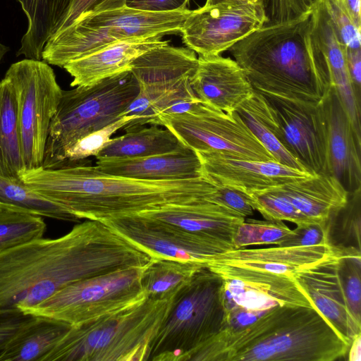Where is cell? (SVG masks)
Segmentation results:
<instances>
[{
    "instance_id": "11",
    "label": "cell",
    "mask_w": 361,
    "mask_h": 361,
    "mask_svg": "<svg viewBox=\"0 0 361 361\" xmlns=\"http://www.w3.org/2000/svg\"><path fill=\"white\" fill-rule=\"evenodd\" d=\"M145 267L119 269L71 283L23 312L71 326L95 320L147 298L141 283Z\"/></svg>"
},
{
    "instance_id": "12",
    "label": "cell",
    "mask_w": 361,
    "mask_h": 361,
    "mask_svg": "<svg viewBox=\"0 0 361 361\" xmlns=\"http://www.w3.org/2000/svg\"><path fill=\"white\" fill-rule=\"evenodd\" d=\"M15 91L18 135L24 170L42 166L51 121L63 90L53 69L42 60L25 59L11 65L5 76Z\"/></svg>"
},
{
    "instance_id": "34",
    "label": "cell",
    "mask_w": 361,
    "mask_h": 361,
    "mask_svg": "<svg viewBox=\"0 0 361 361\" xmlns=\"http://www.w3.org/2000/svg\"><path fill=\"white\" fill-rule=\"evenodd\" d=\"M361 188L348 193L345 204L326 221L328 243L360 250Z\"/></svg>"
},
{
    "instance_id": "50",
    "label": "cell",
    "mask_w": 361,
    "mask_h": 361,
    "mask_svg": "<svg viewBox=\"0 0 361 361\" xmlns=\"http://www.w3.org/2000/svg\"><path fill=\"white\" fill-rule=\"evenodd\" d=\"M319 0H296L301 15L312 11Z\"/></svg>"
},
{
    "instance_id": "18",
    "label": "cell",
    "mask_w": 361,
    "mask_h": 361,
    "mask_svg": "<svg viewBox=\"0 0 361 361\" xmlns=\"http://www.w3.org/2000/svg\"><path fill=\"white\" fill-rule=\"evenodd\" d=\"M325 125L324 173L336 178L348 192L361 188V139L331 87L319 102Z\"/></svg>"
},
{
    "instance_id": "9",
    "label": "cell",
    "mask_w": 361,
    "mask_h": 361,
    "mask_svg": "<svg viewBox=\"0 0 361 361\" xmlns=\"http://www.w3.org/2000/svg\"><path fill=\"white\" fill-rule=\"evenodd\" d=\"M224 317L223 279L204 267L175 298L148 360L185 361L191 351L221 331Z\"/></svg>"
},
{
    "instance_id": "38",
    "label": "cell",
    "mask_w": 361,
    "mask_h": 361,
    "mask_svg": "<svg viewBox=\"0 0 361 361\" xmlns=\"http://www.w3.org/2000/svg\"><path fill=\"white\" fill-rule=\"evenodd\" d=\"M133 121V116H123L107 126L80 138L66 149L59 166L86 159L91 156L96 157L109 142L113 134Z\"/></svg>"
},
{
    "instance_id": "21",
    "label": "cell",
    "mask_w": 361,
    "mask_h": 361,
    "mask_svg": "<svg viewBox=\"0 0 361 361\" xmlns=\"http://www.w3.org/2000/svg\"><path fill=\"white\" fill-rule=\"evenodd\" d=\"M142 217L166 224L233 250V239L245 218L208 199L169 204L140 212Z\"/></svg>"
},
{
    "instance_id": "23",
    "label": "cell",
    "mask_w": 361,
    "mask_h": 361,
    "mask_svg": "<svg viewBox=\"0 0 361 361\" xmlns=\"http://www.w3.org/2000/svg\"><path fill=\"white\" fill-rule=\"evenodd\" d=\"M191 85L200 102L228 113L235 111L254 91L238 63L221 55L199 56Z\"/></svg>"
},
{
    "instance_id": "28",
    "label": "cell",
    "mask_w": 361,
    "mask_h": 361,
    "mask_svg": "<svg viewBox=\"0 0 361 361\" xmlns=\"http://www.w3.org/2000/svg\"><path fill=\"white\" fill-rule=\"evenodd\" d=\"M71 326L35 316L8 341L0 354V361H44Z\"/></svg>"
},
{
    "instance_id": "41",
    "label": "cell",
    "mask_w": 361,
    "mask_h": 361,
    "mask_svg": "<svg viewBox=\"0 0 361 361\" xmlns=\"http://www.w3.org/2000/svg\"><path fill=\"white\" fill-rule=\"evenodd\" d=\"M329 244L326 222L309 223L297 226L277 245L281 247H307Z\"/></svg>"
},
{
    "instance_id": "27",
    "label": "cell",
    "mask_w": 361,
    "mask_h": 361,
    "mask_svg": "<svg viewBox=\"0 0 361 361\" xmlns=\"http://www.w3.org/2000/svg\"><path fill=\"white\" fill-rule=\"evenodd\" d=\"M157 125L140 127L111 138L96 156L97 160L125 159L170 154L185 149L170 130Z\"/></svg>"
},
{
    "instance_id": "29",
    "label": "cell",
    "mask_w": 361,
    "mask_h": 361,
    "mask_svg": "<svg viewBox=\"0 0 361 361\" xmlns=\"http://www.w3.org/2000/svg\"><path fill=\"white\" fill-rule=\"evenodd\" d=\"M17 1L27 17V27L16 55L42 60L45 44L56 32L71 0Z\"/></svg>"
},
{
    "instance_id": "22",
    "label": "cell",
    "mask_w": 361,
    "mask_h": 361,
    "mask_svg": "<svg viewBox=\"0 0 361 361\" xmlns=\"http://www.w3.org/2000/svg\"><path fill=\"white\" fill-rule=\"evenodd\" d=\"M332 251L329 244L302 247L233 249L212 257L205 264L210 270L235 268L267 271L292 278L317 264Z\"/></svg>"
},
{
    "instance_id": "1",
    "label": "cell",
    "mask_w": 361,
    "mask_h": 361,
    "mask_svg": "<svg viewBox=\"0 0 361 361\" xmlns=\"http://www.w3.org/2000/svg\"><path fill=\"white\" fill-rule=\"evenodd\" d=\"M153 257L104 221L41 238L0 253V311L28 309L78 281L147 266Z\"/></svg>"
},
{
    "instance_id": "46",
    "label": "cell",
    "mask_w": 361,
    "mask_h": 361,
    "mask_svg": "<svg viewBox=\"0 0 361 361\" xmlns=\"http://www.w3.org/2000/svg\"><path fill=\"white\" fill-rule=\"evenodd\" d=\"M189 0H126V6L149 12H172L186 9Z\"/></svg>"
},
{
    "instance_id": "7",
    "label": "cell",
    "mask_w": 361,
    "mask_h": 361,
    "mask_svg": "<svg viewBox=\"0 0 361 361\" xmlns=\"http://www.w3.org/2000/svg\"><path fill=\"white\" fill-rule=\"evenodd\" d=\"M198 57L188 47L169 44L155 47L138 56L130 71L139 84V93L124 112L134 121L127 132L146 125H157L160 117L180 114L200 102L192 88Z\"/></svg>"
},
{
    "instance_id": "13",
    "label": "cell",
    "mask_w": 361,
    "mask_h": 361,
    "mask_svg": "<svg viewBox=\"0 0 361 361\" xmlns=\"http://www.w3.org/2000/svg\"><path fill=\"white\" fill-rule=\"evenodd\" d=\"M157 126L170 130L195 152H217L252 161H276L236 111L228 113L198 102L187 111L160 117Z\"/></svg>"
},
{
    "instance_id": "33",
    "label": "cell",
    "mask_w": 361,
    "mask_h": 361,
    "mask_svg": "<svg viewBox=\"0 0 361 361\" xmlns=\"http://www.w3.org/2000/svg\"><path fill=\"white\" fill-rule=\"evenodd\" d=\"M0 208L24 212L57 220L76 221L75 216L27 187L21 178L0 175Z\"/></svg>"
},
{
    "instance_id": "48",
    "label": "cell",
    "mask_w": 361,
    "mask_h": 361,
    "mask_svg": "<svg viewBox=\"0 0 361 361\" xmlns=\"http://www.w3.org/2000/svg\"><path fill=\"white\" fill-rule=\"evenodd\" d=\"M355 25L361 28L360 0H341Z\"/></svg>"
},
{
    "instance_id": "49",
    "label": "cell",
    "mask_w": 361,
    "mask_h": 361,
    "mask_svg": "<svg viewBox=\"0 0 361 361\" xmlns=\"http://www.w3.org/2000/svg\"><path fill=\"white\" fill-rule=\"evenodd\" d=\"M349 361L361 360V334H357L351 341L348 350Z\"/></svg>"
},
{
    "instance_id": "39",
    "label": "cell",
    "mask_w": 361,
    "mask_h": 361,
    "mask_svg": "<svg viewBox=\"0 0 361 361\" xmlns=\"http://www.w3.org/2000/svg\"><path fill=\"white\" fill-rule=\"evenodd\" d=\"M335 35L344 49H361L360 30L351 20L341 0H319Z\"/></svg>"
},
{
    "instance_id": "19",
    "label": "cell",
    "mask_w": 361,
    "mask_h": 361,
    "mask_svg": "<svg viewBox=\"0 0 361 361\" xmlns=\"http://www.w3.org/2000/svg\"><path fill=\"white\" fill-rule=\"evenodd\" d=\"M202 176L216 186L244 193L278 186L311 174L277 161H252L217 152H196Z\"/></svg>"
},
{
    "instance_id": "8",
    "label": "cell",
    "mask_w": 361,
    "mask_h": 361,
    "mask_svg": "<svg viewBox=\"0 0 361 361\" xmlns=\"http://www.w3.org/2000/svg\"><path fill=\"white\" fill-rule=\"evenodd\" d=\"M190 12L188 8L149 12L125 6L86 16L54 33L45 44L42 60L63 68L72 60L119 41L180 32Z\"/></svg>"
},
{
    "instance_id": "40",
    "label": "cell",
    "mask_w": 361,
    "mask_h": 361,
    "mask_svg": "<svg viewBox=\"0 0 361 361\" xmlns=\"http://www.w3.org/2000/svg\"><path fill=\"white\" fill-rule=\"evenodd\" d=\"M125 6L126 0H71L69 8L56 32L66 28L86 16L122 8Z\"/></svg>"
},
{
    "instance_id": "37",
    "label": "cell",
    "mask_w": 361,
    "mask_h": 361,
    "mask_svg": "<svg viewBox=\"0 0 361 361\" xmlns=\"http://www.w3.org/2000/svg\"><path fill=\"white\" fill-rule=\"evenodd\" d=\"M291 231L282 221L245 220L234 235L233 247L239 249L255 245H278Z\"/></svg>"
},
{
    "instance_id": "26",
    "label": "cell",
    "mask_w": 361,
    "mask_h": 361,
    "mask_svg": "<svg viewBox=\"0 0 361 361\" xmlns=\"http://www.w3.org/2000/svg\"><path fill=\"white\" fill-rule=\"evenodd\" d=\"M292 204L313 223H324L343 207L348 192L334 176L317 173L276 186Z\"/></svg>"
},
{
    "instance_id": "3",
    "label": "cell",
    "mask_w": 361,
    "mask_h": 361,
    "mask_svg": "<svg viewBox=\"0 0 361 361\" xmlns=\"http://www.w3.org/2000/svg\"><path fill=\"white\" fill-rule=\"evenodd\" d=\"M349 345L315 307L285 305L239 331L221 329L185 361H334Z\"/></svg>"
},
{
    "instance_id": "45",
    "label": "cell",
    "mask_w": 361,
    "mask_h": 361,
    "mask_svg": "<svg viewBox=\"0 0 361 361\" xmlns=\"http://www.w3.org/2000/svg\"><path fill=\"white\" fill-rule=\"evenodd\" d=\"M266 312H267L250 310L239 307L225 310L222 329H226L231 331H239L255 322Z\"/></svg>"
},
{
    "instance_id": "6",
    "label": "cell",
    "mask_w": 361,
    "mask_h": 361,
    "mask_svg": "<svg viewBox=\"0 0 361 361\" xmlns=\"http://www.w3.org/2000/svg\"><path fill=\"white\" fill-rule=\"evenodd\" d=\"M139 90L130 70L89 86L63 90L49 126L41 167L59 166L65 152L75 142L123 117Z\"/></svg>"
},
{
    "instance_id": "43",
    "label": "cell",
    "mask_w": 361,
    "mask_h": 361,
    "mask_svg": "<svg viewBox=\"0 0 361 361\" xmlns=\"http://www.w3.org/2000/svg\"><path fill=\"white\" fill-rule=\"evenodd\" d=\"M35 317L20 310L0 311V354L16 333Z\"/></svg>"
},
{
    "instance_id": "24",
    "label": "cell",
    "mask_w": 361,
    "mask_h": 361,
    "mask_svg": "<svg viewBox=\"0 0 361 361\" xmlns=\"http://www.w3.org/2000/svg\"><path fill=\"white\" fill-rule=\"evenodd\" d=\"M163 35L119 41L63 66L73 80L71 86H89L121 72L130 70L131 63L142 54L166 44Z\"/></svg>"
},
{
    "instance_id": "36",
    "label": "cell",
    "mask_w": 361,
    "mask_h": 361,
    "mask_svg": "<svg viewBox=\"0 0 361 361\" xmlns=\"http://www.w3.org/2000/svg\"><path fill=\"white\" fill-rule=\"evenodd\" d=\"M254 210L270 221H288L296 226L313 223L301 214L276 188L245 193Z\"/></svg>"
},
{
    "instance_id": "16",
    "label": "cell",
    "mask_w": 361,
    "mask_h": 361,
    "mask_svg": "<svg viewBox=\"0 0 361 361\" xmlns=\"http://www.w3.org/2000/svg\"><path fill=\"white\" fill-rule=\"evenodd\" d=\"M119 234L153 257H166L181 261L206 262L227 250L179 228L138 214L104 221Z\"/></svg>"
},
{
    "instance_id": "17",
    "label": "cell",
    "mask_w": 361,
    "mask_h": 361,
    "mask_svg": "<svg viewBox=\"0 0 361 361\" xmlns=\"http://www.w3.org/2000/svg\"><path fill=\"white\" fill-rule=\"evenodd\" d=\"M264 97L272 106L283 147L310 173H324L325 125L319 103Z\"/></svg>"
},
{
    "instance_id": "42",
    "label": "cell",
    "mask_w": 361,
    "mask_h": 361,
    "mask_svg": "<svg viewBox=\"0 0 361 361\" xmlns=\"http://www.w3.org/2000/svg\"><path fill=\"white\" fill-rule=\"evenodd\" d=\"M209 200L234 212L245 219L252 215L255 211L245 193L228 187L216 186V191Z\"/></svg>"
},
{
    "instance_id": "44",
    "label": "cell",
    "mask_w": 361,
    "mask_h": 361,
    "mask_svg": "<svg viewBox=\"0 0 361 361\" xmlns=\"http://www.w3.org/2000/svg\"><path fill=\"white\" fill-rule=\"evenodd\" d=\"M264 4L267 24L283 23L302 16L296 0H264Z\"/></svg>"
},
{
    "instance_id": "32",
    "label": "cell",
    "mask_w": 361,
    "mask_h": 361,
    "mask_svg": "<svg viewBox=\"0 0 361 361\" xmlns=\"http://www.w3.org/2000/svg\"><path fill=\"white\" fill-rule=\"evenodd\" d=\"M23 170L15 91L4 77L0 81V175L20 178Z\"/></svg>"
},
{
    "instance_id": "14",
    "label": "cell",
    "mask_w": 361,
    "mask_h": 361,
    "mask_svg": "<svg viewBox=\"0 0 361 361\" xmlns=\"http://www.w3.org/2000/svg\"><path fill=\"white\" fill-rule=\"evenodd\" d=\"M267 23L263 1H227L191 11L180 32L199 56H217Z\"/></svg>"
},
{
    "instance_id": "52",
    "label": "cell",
    "mask_w": 361,
    "mask_h": 361,
    "mask_svg": "<svg viewBox=\"0 0 361 361\" xmlns=\"http://www.w3.org/2000/svg\"><path fill=\"white\" fill-rule=\"evenodd\" d=\"M8 50L9 48L8 47L0 42V63Z\"/></svg>"
},
{
    "instance_id": "51",
    "label": "cell",
    "mask_w": 361,
    "mask_h": 361,
    "mask_svg": "<svg viewBox=\"0 0 361 361\" xmlns=\"http://www.w3.org/2000/svg\"><path fill=\"white\" fill-rule=\"evenodd\" d=\"M264 0H207L204 5H214L219 3L227 2V1H240V2H252L257 3L259 1H263Z\"/></svg>"
},
{
    "instance_id": "30",
    "label": "cell",
    "mask_w": 361,
    "mask_h": 361,
    "mask_svg": "<svg viewBox=\"0 0 361 361\" xmlns=\"http://www.w3.org/2000/svg\"><path fill=\"white\" fill-rule=\"evenodd\" d=\"M235 111L278 163L307 171L281 144L279 126L272 106L266 97L254 90Z\"/></svg>"
},
{
    "instance_id": "25",
    "label": "cell",
    "mask_w": 361,
    "mask_h": 361,
    "mask_svg": "<svg viewBox=\"0 0 361 361\" xmlns=\"http://www.w3.org/2000/svg\"><path fill=\"white\" fill-rule=\"evenodd\" d=\"M95 169L102 173L143 180H176L203 177L200 158L185 149L170 154L142 158L97 160Z\"/></svg>"
},
{
    "instance_id": "2",
    "label": "cell",
    "mask_w": 361,
    "mask_h": 361,
    "mask_svg": "<svg viewBox=\"0 0 361 361\" xmlns=\"http://www.w3.org/2000/svg\"><path fill=\"white\" fill-rule=\"evenodd\" d=\"M83 159L56 168L23 170V182L77 219L104 221L159 208L209 199L216 186L204 177L143 180L102 173Z\"/></svg>"
},
{
    "instance_id": "15",
    "label": "cell",
    "mask_w": 361,
    "mask_h": 361,
    "mask_svg": "<svg viewBox=\"0 0 361 361\" xmlns=\"http://www.w3.org/2000/svg\"><path fill=\"white\" fill-rule=\"evenodd\" d=\"M211 271L223 279L225 310L235 307L262 312L285 305L314 307L294 278L279 274L235 268Z\"/></svg>"
},
{
    "instance_id": "35",
    "label": "cell",
    "mask_w": 361,
    "mask_h": 361,
    "mask_svg": "<svg viewBox=\"0 0 361 361\" xmlns=\"http://www.w3.org/2000/svg\"><path fill=\"white\" fill-rule=\"evenodd\" d=\"M46 228L41 216L0 208V253L43 238Z\"/></svg>"
},
{
    "instance_id": "31",
    "label": "cell",
    "mask_w": 361,
    "mask_h": 361,
    "mask_svg": "<svg viewBox=\"0 0 361 361\" xmlns=\"http://www.w3.org/2000/svg\"><path fill=\"white\" fill-rule=\"evenodd\" d=\"M204 264L157 257L143 269L141 283L147 298L172 300L190 283Z\"/></svg>"
},
{
    "instance_id": "20",
    "label": "cell",
    "mask_w": 361,
    "mask_h": 361,
    "mask_svg": "<svg viewBox=\"0 0 361 361\" xmlns=\"http://www.w3.org/2000/svg\"><path fill=\"white\" fill-rule=\"evenodd\" d=\"M309 40L322 80L335 89L357 136L361 138V102L356 98L352 87L344 48L319 1L312 11Z\"/></svg>"
},
{
    "instance_id": "10",
    "label": "cell",
    "mask_w": 361,
    "mask_h": 361,
    "mask_svg": "<svg viewBox=\"0 0 361 361\" xmlns=\"http://www.w3.org/2000/svg\"><path fill=\"white\" fill-rule=\"evenodd\" d=\"M354 247H334L294 279L312 305L350 344L361 334V257Z\"/></svg>"
},
{
    "instance_id": "5",
    "label": "cell",
    "mask_w": 361,
    "mask_h": 361,
    "mask_svg": "<svg viewBox=\"0 0 361 361\" xmlns=\"http://www.w3.org/2000/svg\"><path fill=\"white\" fill-rule=\"evenodd\" d=\"M174 299L146 298L95 320L71 326L44 361H148Z\"/></svg>"
},
{
    "instance_id": "4",
    "label": "cell",
    "mask_w": 361,
    "mask_h": 361,
    "mask_svg": "<svg viewBox=\"0 0 361 361\" xmlns=\"http://www.w3.org/2000/svg\"><path fill=\"white\" fill-rule=\"evenodd\" d=\"M312 11L266 24L228 49L255 91L311 104L329 91L310 47Z\"/></svg>"
},
{
    "instance_id": "47",
    "label": "cell",
    "mask_w": 361,
    "mask_h": 361,
    "mask_svg": "<svg viewBox=\"0 0 361 361\" xmlns=\"http://www.w3.org/2000/svg\"><path fill=\"white\" fill-rule=\"evenodd\" d=\"M344 51L353 89L356 98L361 102V49Z\"/></svg>"
}]
</instances>
